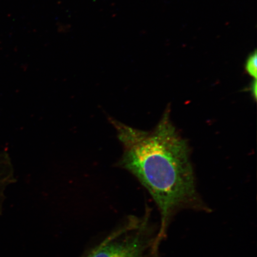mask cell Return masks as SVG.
Returning a JSON list of instances; mask_svg holds the SVG:
<instances>
[{
	"instance_id": "obj_6",
	"label": "cell",
	"mask_w": 257,
	"mask_h": 257,
	"mask_svg": "<svg viewBox=\"0 0 257 257\" xmlns=\"http://www.w3.org/2000/svg\"><path fill=\"white\" fill-rule=\"evenodd\" d=\"M83 257H86V256H83Z\"/></svg>"
},
{
	"instance_id": "obj_1",
	"label": "cell",
	"mask_w": 257,
	"mask_h": 257,
	"mask_svg": "<svg viewBox=\"0 0 257 257\" xmlns=\"http://www.w3.org/2000/svg\"><path fill=\"white\" fill-rule=\"evenodd\" d=\"M170 112L169 107L150 131L137 130L108 117L123 147L117 166L136 177L158 207L161 244L180 212L211 211L198 194L188 145L172 123Z\"/></svg>"
},
{
	"instance_id": "obj_4",
	"label": "cell",
	"mask_w": 257,
	"mask_h": 257,
	"mask_svg": "<svg viewBox=\"0 0 257 257\" xmlns=\"http://www.w3.org/2000/svg\"><path fill=\"white\" fill-rule=\"evenodd\" d=\"M9 185V182L4 176H0V216L3 213L5 201V192L6 187Z\"/></svg>"
},
{
	"instance_id": "obj_3",
	"label": "cell",
	"mask_w": 257,
	"mask_h": 257,
	"mask_svg": "<svg viewBox=\"0 0 257 257\" xmlns=\"http://www.w3.org/2000/svg\"><path fill=\"white\" fill-rule=\"evenodd\" d=\"M257 56L256 52L255 51L254 53L250 55L248 60L246 61L245 68L246 72H248L249 75L252 77L254 79H256L257 76Z\"/></svg>"
},
{
	"instance_id": "obj_5",
	"label": "cell",
	"mask_w": 257,
	"mask_h": 257,
	"mask_svg": "<svg viewBox=\"0 0 257 257\" xmlns=\"http://www.w3.org/2000/svg\"><path fill=\"white\" fill-rule=\"evenodd\" d=\"M256 79H254L250 86L249 91L253 97L254 98L255 100L256 99Z\"/></svg>"
},
{
	"instance_id": "obj_2",
	"label": "cell",
	"mask_w": 257,
	"mask_h": 257,
	"mask_svg": "<svg viewBox=\"0 0 257 257\" xmlns=\"http://www.w3.org/2000/svg\"><path fill=\"white\" fill-rule=\"evenodd\" d=\"M152 213L147 206L142 216H128L86 257H162L159 223Z\"/></svg>"
}]
</instances>
